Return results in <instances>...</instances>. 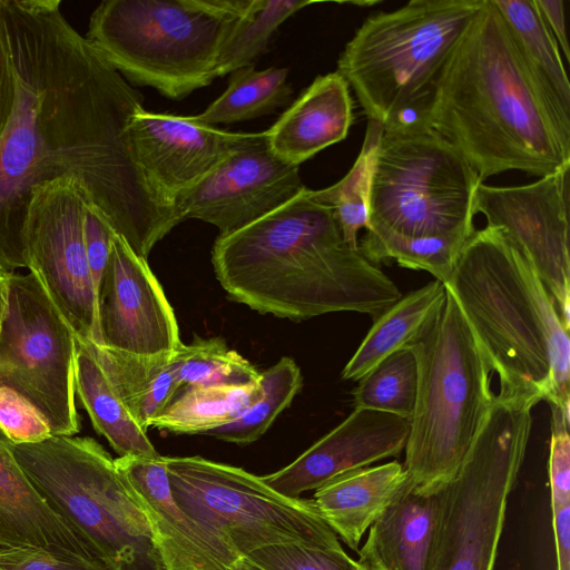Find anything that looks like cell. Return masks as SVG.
I'll list each match as a JSON object with an SVG mask.
<instances>
[{"label": "cell", "instance_id": "1", "mask_svg": "<svg viewBox=\"0 0 570 570\" xmlns=\"http://www.w3.org/2000/svg\"><path fill=\"white\" fill-rule=\"evenodd\" d=\"M0 22L13 80L0 136V274L26 268L20 233L31 190L66 176L147 259L178 223L131 141L142 95L69 23L60 0H0Z\"/></svg>", "mask_w": 570, "mask_h": 570}, {"label": "cell", "instance_id": "2", "mask_svg": "<svg viewBox=\"0 0 570 570\" xmlns=\"http://www.w3.org/2000/svg\"><path fill=\"white\" fill-rule=\"evenodd\" d=\"M423 118L482 183L508 170L543 177L570 166V115L534 73L492 0L440 70Z\"/></svg>", "mask_w": 570, "mask_h": 570}, {"label": "cell", "instance_id": "3", "mask_svg": "<svg viewBox=\"0 0 570 570\" xmlns=\"http://www.w3.org/2000/svg\"><path fill=\"white\" fill-rule=\"evenodd\" d=\"M212 263L232 299L293 321L335 312L375 320L402 297L360 247L344 242L333 209L306 187L253 224L218 235Z\"/></svg>", "mask_w": 570, "mask_h": 570}, {"label": "cell", "instance_id": "4", "mask_svg": "<svg viewBox=\"0 0 570 570\" xmlns=\"http://www.w3.org/2000/svg\"><path fill=\"white\" fill-rule=\"evenodd\" d=\"M444 286L500 381L498 397L540 401L570 419V338L556 303L524 255L492 226L471 235Z\"/></svg>", "mask_w": 570, "mask_h": 570}, {"label": "cell", "instance_id": "5", "mask_svg": "<svg viewBox=\"0 0 570 570\" xmlns=\"http://www.w3.org/2000/svg\"><path fill=\"white\" fill-rule=\"evenodd\" d=\"M249 0H106L85 38L129 83L183 100L213 82Z\"/></svg>", "mask_w": 570, "mask_h": 570}, {"label": "cell", "instance_id": "6", "mask_svg": "<svg viewBox=\"0 0 570 570\" xmlns=\"http://www.w3.org/2000/svg\"><path fill=\"white\" fill-rule=\"evenodd\" d=\"M410 347L417 389L403 466L412 483L435 491L456 472L492 407L493 372L448 288L439 316Z\"/></svg>", "mask_w": 570, "mask_h": 570}, {"label": "cell", "instance_id": "7", "mask_svg": "<svg viewBox=\"0 0 570 570\" xmlns=\"http://www.w3.org/2000/svg\"><path fill=\"white\" fill-rule=\"evenodd\" d=\"M11 451L39 494L109 570H166L142 509L97 441L51 435L12 443Z\"/></svg>", "mask_w": 570, "mask_h": 570}, {"label": "cell", "instance_id": "8", "mask_svg": "<svg viewBox=\"0 0 570 570\" xmlns=\"http://www.w3.org/2000/svg\"><path fill=\"white\" fill-rule=\"evenodd\" d=\"M484 0H412L368 16L346 43L337 72L367 120L384 125L430 97L453 48Z\"/></svg>", "mask_w": 570, "mask_h": 570}, {"label": "cell", "instance_id": "9", "mask_svg": "<svg viewBox=\"0 0 570 570\" xmlns=\"http://www.w3.org/2000/svg\"><path fill=\"white\" fill-rule=\"evenodd\" d=\"M480 183L463 155L424 121L383 126L366 230L470 237Z\"/></svg>", "mask_w": 570, "mask_h": 570}, {"label": "cell", "instance_id": "10", "mask_svg": "<svg viewBox=\"0 0 570 570\" xmlns=\"http://www.w3.org/2000/svg\"><path fill=\"white\" fill-rule=\"evenodd\" d=\"M531 426V409L495 395L461 465L436 489L431 570H493Z\"/></svg>", "mask_w": 570, "mask_h": 570}, {"label": "cell", "instance_id": "11", "mask_svg": "<svg viewBox=\"0 0 570 570\" xmlns=\"http://www.w3.org/2000/svg\"><path fill=\"white\" fill-rule=\"evenodd\" d=\"M174 500L240 557L277 544L342 548L313 500L292 499L262 476L200 456H164Z\"/></svg>", "mask_w": 570, "mask_h": 570}, {"label": "cell", "instance_id": "12", "mask_svg": "<svg viewBox=\"0 0 570 570\" xmlns=\"http://www.w3.org/2000/svg\"><path fill=\"white\" fill-rule=\"evenodd\" d=\"M76 338L36 274L9 275L0 332V385L26 399L52 435L80 431L75 403Z\"/></svg>", "mask_w": 570, "mask_h": 570}, {"label": "cell", "instance_id": "13", "mask_svg": "<svg viewBox=\"0 0 570 570\" xmlns=\"http://www.w3.org/2000/svg\"><path fill=\"white\" fill-rule=\"evenodd\" d=\"M85 187L73 176L37 185L20 240L26 268L36 274L76 337L100 345L97 303L83 242Z\"/></svg>", "mask_w": 570, "mask_h": 570}, {"label": "cell", "instance_id": "14", "mask_svg": "<svg viewBox=\"0 0 570 570\" xmlns=\"http://www.w3.org/2000/svg\"><path fill=\"white\" fill-rule=\"evenodd\" d=\"M569 180L567 166L520 186L480 183L475 191V212L485 216L488 226L500 229L533 266L568 328Z\"/></svg>", "mask_w": 570, "mask_h": 570}, {"label": "cell", "instance_id": "15", "mask_svg": "<svg viewBox=\"0 0 570 570\" xmlns=\"http://www.w3.org/2000/svg\"><path fill=\"white\" fill-rule=\"evenodd\" d=\"M298 168L278 158L262 131L257 139L174 197L177 223L200 219L217 227L219 235L239 230L305 189Z\"/></svg>", "mask_w": 570, "mask_h": 570}, {"label": "cell", "instance_id": "16", "mask_svg": "<svg viewBox=\"0 0 570 570\" xmlns=\"http://www.w3.org/2000/svg\"><path fill=\"white\" fill-rule=\"evenodd\" d=\"M97 324L100 345L136 357H169L183 344L174 309L147 259L116 233L97 299Z\"/></svg>", "mask_w": 570, "mask_h": 570}, {"label": "cell", "instance_id": "17", "mask_svg": "<svg viewBox=\"0 0 570 570\" xmlns=\"http://www.w3.org/2000/svg\"><path fill=\"white\" fill-rule=\"evenodd\" d=\"M261 134L227 131L193 121L188 116L145 108L130 122L138 161L171 205L176 195L197 184Z\"/></svg>", "mask_w": 570, "mask_h": 570}, {"label": "cell", "instance_id": "18", "mask_svg": "<svg viewBox=\"0 0 570 570\" xmlns=\"http://www.w3.org/2000/svg\"><path fill=\"white\" fill-rule=\"evenodd\" d=\"M409 432L407 419L354 409L295 461L262 480L277 493L296 499L340 474L397 456L405 449Z\"/></svg>", "mask_w": 570, "mask_h": 570}, {"label": "cell", "instance_id": "19", "mask_svg": "<svg viewBox=\"0 0 570 570\" xmlns=\"http://www.w3.org/2000/svg\"><path fill=\"white\" fill-rule=\"evenodd\" d=\"M115 465L150 524L166 570H230L239 557L176 503L164 456H119Z\"/></svg>", "mask_w": 570, "mask_h": 570}, {"label": "cell", "instance_id": "20", "mask_svg": "<svg viewBox=\"0 0 570 570\" xmlns=\"http://www.w3.org/2000/svg\"><path fill=\"white\" fill-rule=\"evenodd\" d=\"M350 87L337 72L317 76L298 98L265 130L271 150L299 165L348 134L353 124Z\"/></svg>", "mask_w": 570, "mask_h": 570}, {"label": "cell", "instance_id": "21", "mask_svg": "<svg viewBox=\"0 0 570 570\" xmlns=\"http://www.w3.org/2000/svg\"><path fill=\"white\" fill-rule=\"evenodd\" d=\"M438 518V493L409 478L368 528L357 562L365 570H431Z\"/></svg>", "mask_w": 570, "mask_h": 570}, {"label": "cell", "instance_id": "22", "mask_svg": "<svg viewBox=\"0 0 570 570\" xmlns=\"http://www.w3.org/2000/svg\"><path fill=\"white\" fill-rule=\"evenodd\" d=\"M0 428V547H41L95 556L80 537L39 494L11 451Z\"/></svg>", "mask_w": 570, "mask_h": 570}, {"label": "cell", "instance_id": "23", "mask_svg": "<svg viewBox=\"0 0 570 570\" xmlns=\"http://www.w3.org/2000/svg\"><path fill=\"white\" fill-rule=\"evenodd\" d=\"M407 474L399 461L340 474L316 489L314 503L332 530L357 551L365 531L395 498Z\"/></svg>", "mask_w": 570, "mask_h": 570}, {"label": "cell", "instance_id": "24", "mask_svg": "<svg viewBox=\"0 0 570 570\" xmlns=\"http://www.w3.org/2000/svg\"><path fill=\"white\" fill-rule=\"evenodd\" d=\"M446 298L443 283L433 281L402 295L374 320L341 377L358 381L394 352L419 340L439 316Z\"/></svg>", "mask_w": 570, "mask_h": 570}, {"label": "cell", "instance_id": "25", "mask_svg": "<svg viewBox=\"0 0 570 570\" xmlns=\"http://www.w3.org/2000/svg\"><path fill=\"white\" fill-rule=\"evenodd\" d=\"M75 392L95 430L119 456L157 459L159 453L126 407L87 342L76 338Z\"/></svg>", "mask_w": 570, "mask_h": 570}, {"label": "cell", "instance_id": "26", "mask_svg": "<svg viewBox=\"0 0 570 570\" xmlns=\"http://www.w3.org/2000/svg\"><path fill=\"white\" fill-rule=\"evenodd\" d=\"M87 343L126 407L147 431L178 390L175 354L142 358Z\"/></svg>", "mask_w": 570, "mask_h": 570}, {"label": "cell", "instance_id": "27", "mask_svg": "<svg viewBox=\"0 0 570 570\" xmlns=\"http://www.w3.org/2000/svg\"><path fill=\"white\" fill-rule=\"evenodd\" d=\"M262 395L261 384L181 386L164 411L149 422L175 434H207L235 420Z\"/></svg>", "mask_w": 570, "mask_h": 570}, {"label": "cell", "instance_id": "28", "mask_svg": "<svg viewBox=\"0 0 570 570\" xmlns=\"http://www.w3.org/2000/svg\"><path fill=\"white\" fill-rule=\"evenodd\" d=\"M287 68L257 70L247 66L230 73L226 90L203 112L188 116L193 121L215 127L250 120L286 106L293 89L287 82Z\"/></svg>", "mask_w": 570, "mask_h": 570}, {"label": "cell", "instance_id": "29", "mask_svg": "<svg viewBox=\"0 0 570 570\" xmlns=\"http://www.w3.org/2000/svg\"><path fill=\"white\" fill-rule=\"evenodd\" d=\"M534 73L570 115V82L559 45L534 0H492Z\"/></svg>", "mask_w": 570, "mask_h": 570}, {"label": "cell", "instance_id": "30", "mask_svg": "<svg viewBox=\"0 0 570 570\" xmlns=\"http://www.w3.org/2000/svg\"><path fill=\"white\" fill-rule=\"evenodd\" d=\"M382 134V124L367 120L361 151L347 174L330 187L308 189L315 202L333 209L343 239L351 248H358L357 233L368 227L371 184Z\"/></svg>", "mask_w": 570, "mask_h": 570}, {"label": "cell", "instance_id": "31", "mask_svg": "<svg viewBox=\"0 0 570 570\" xmlns=\"http://www.w3.org/2000/svg\"><path fill=\"white\" fill-rule=\"evenodd\" d=\"M470 237H409L389 232L367 230L358 247L374 265L394 261L402 267L428 272L435 281L445 284Z\"/></svg>", "mask_w": 570, "mask_h": 570}, {"label": "cell", "instance_id": "32", "mask_svg": "<svg viewBox=\"0 0 570 570\" xmlns=\"http://www.w3.org/2000/svg\"><path fill=\"white\" fill-rule=\"evenodd\" d=\"M315 3L311 0H249L218 55L215 77L252 66L267 51L274 31L291 16Z\"/></svg>", "mask_w": 570, "mask_h": 570}, {"label": "cell", "instance_id": "33", "mask_svg": "<svg viewBox=\"0 0 570 570\" xmlns=\"http://www.w3.org/2000/svg\"><path fill=\"white\" fill-rule=\"evenodd\" d=\"M262 395L232 422L207 433L236 444L257 441L286 409L302 386L301 370L284 356L261 373Z\"/></svg>", "mask_w": 570, "mask_h": 570}, {"label": "cell", "instance_id": "34", "mask_svg": "<svg viewBox=\"0 0 570 570\" xmlns=\"http://www.w3.org/2000/svg\"><path fill=\"white\" fill-rule=\"evenodd\" d=\"M417 389V364L410 346L385 357L358 380L354 409L373 410L410 420Z\"/></svg>", "mask_w": 570, "mask_h": 570}, {"label": "cell", "instance_id": "35", "mask_svg": "<svg viewBox=\"0 0 570 570\" xmlns=\"http://www.w3.org/2000/svg\"><path fill=\"white\" fill-rule=\"evenodd\" d=\"M177 382L181 386H245L258 384V372L246 358L220 338L181 344L175 353Z\"/></svg>", "mask_w": 570, "mask_h": 570}, {"label": "cell", "instance_id": "36", "mask_svg": "<svg viewBox=\"0 0 570 570\" xmlns=\"http://www.w3.org/2000/svg\"><path fill=\"white\" fill-rule=\"evenodd\" d=\"M246 557L266 570H365L343 548L277 544Z\"/></svg>", "mask_w": 570, "mask_h": 570}, {"label": "cell", "instance_id": "37", "mask_svg": "<svg viewBox=\"0 0 570 570\" xmlns=\"http://www.w3.org/2000/svg\"><path fill=\"white\" fill-rule=\"evenodd\" d=\"M0 570H109L97 557L41 547H0Z\"/></svg>", "mask_w": 570, "mask_h": 570}, {"label": "cell", "instance_id": "38", "mask_svg": "<svg viewBox=\"0 0 570 570\" xmlns=\"http://www.w3.org/2000/svg\"><path fill=\"white\" fill-rule=\"evenodd\" d=\"M0 428L13 444L40 442L52 435L42 415L4 385H0Z\"/></svg>", "mask_w": 570, "mask_h": 570}, {"label": "cell", "instance_id": "39", "mask_svg": "<svg viewBox=\"0 0 570 570\" xmlns=\"http://www.w3.org/2000/svg\"><path fill=\"white\" fill-rule=\"evenodd\" d=\"M82 228L86 255L97 303L109 259L111 237L115 232L90 203L86 204L83 210Z\"/></svg>", "mask_w": 570, "mask_h": 570}, {"label": "cell", "instance_id": "40", "mask_svg": "<svg viewBox=\"0 0 570 570\" xmlns=\"http://www.w3.org/2000/svg\"><path fill=\"white\" fill-rule=\"evenodd\" d=\"M557 570H570V502L552 503Z\"/></svg>", "mask_w": 570, "mask_h": 570}, {"label": "cell", "instance_id": "41", "mask_svg": "<svg viewBox=\"0 0 570 570\" xmlns=\"http://www.w3.org/2000/svg\"><path fill=\"white\" fill-rule=\"evenodd\" d=\"M534 3L556 38L567 61L570 60V50L566 31V1L563 0H534Z\"/></svg>", "mask_w": 570, "mask_h": 570}, {"label": "cell", "instance_id": "42", "mask_svg": "<svg viewBox=\"0 0 570 570\" xmlns=\"http://www.w3.org/2000/svg\"><path fill=\"white\" fill-rule=\"evenodd\" d=\"M13 102V80L7 52L4 35L0 22V136L3 132Z\"/></svg>", "mask_w": 570, "mask_h": 570}, {"label": "cell", "instance_id": "43", "mask_svg": "<svg viewBox=\"0 0 570 570\" xmlns=\"http://www.w3.org/2000/svg\"><path fill=\"white\" fill-rule=\"evenodd\" d=\"M9 299V276L0 274V332Z\"/></svg>", "mask_w": 570, "mask_h": 570}, {"label": "cell", "instance_id": "44", "mask_svg": "<svg viewBox=\"0 0 570 570\" xmlns=\"http://www.w3.org/2000/svg\"><path fill=\"white\" fill-rule=\"evenodd\" d=\"M230 570H266L247 557H240L233 564Z\"/></svg>", "mask_w": 570, "mask_h": 570}]
</instances>
